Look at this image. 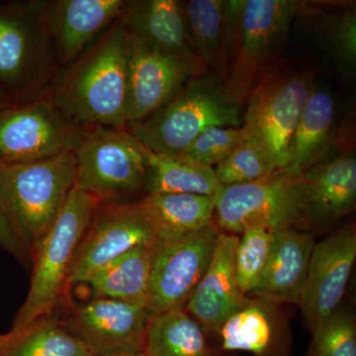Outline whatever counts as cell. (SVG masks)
Listing matches in <instances>:
<instances>
[{
    "label": "cell",
    "mask_w": 356,
    "mask_h": 356,
    "mask_svg": "<svg viewBox=\"0 0 356 356\" xmlns=\"http://www.w3.org/2000/svg\"><path fill=\"white\" fill-rule=\"evenodd\" d=\"M8 339V334H0V353H1L2 350H3V348H6Z\"/></svg>",
    "instance_id": "cell-36"
},
{
    "label": "cell",
    "mask_w": 356,
    "mask_h": 356,
    "mask_svg": "<svg viewBox=\"0 0 356 356\" xmlns=\"http://www.w3.org/2000/svg\"><path fill=\"white\" fill-rule=\"evenodd\" d=\"M214 168L182 154H156L149 151L147 194L180 193L216 197L221 191Z\"/></svg>",
    "instance_id": "cell-27"
},
{
    "label": "cell",
    "mask_w": 356,
    "mask_h": 356,
    "mask_svg": "<svg viewBox=\"0 0 356 356\" xmlns=\"http://www.w3.org/2000/svg\"><path fill=\"white\" fill-rule=\"evenodd\" d=\"M13 103L11 98L9 97L8 95L4 91V89L0 86V110L6 108V106Z\"/></svg>",
    "instance_id": "cell-35"
},
{
    "label": "cell",
    "mask_w": 356,
    "mask_h": 356,
    "mask_svg": "<svg viewBox=\"0 0 356 356\" xmlns=\"http://www.w3.org/2000/svg\"><path fill=\"white\" fill-rule=\"evenodd\" d=\"M295 192L302 229L339 221L356 207V159L353 149L295 177Z\"/></svg>",
    "instance_id": "cell-15"
},
{
    "label": "cell",
    "mask_w": 356,
    "mask_h": 356,
    "mask_svg": "<svg viewBox=\"0 0 356 356\" xmlns=\"http://www.w3.org/2000/svg\"><path fill=\"white\" fill-rule=\"evenodd\" d=\"M8 337L0 356H95L64 324L51 318Z\"/></svg>",
    "instance_id": "cell-28"
},
{
    "label": "cell",
    "mask_w": 356,
    "mask_h": 356,
    "mask_svg": "<svg viewBox=\"0 0 356 356\" xmlns=\"http://www.w3.org/2000/svg\"><path fill=\"white\" fill-rule=\"evenodd\" d=\"M214 204V222L225 233L238 235L252 224H261L273 231H303L295 177L282 172L250 184L222 186Z\"/></svg>",
    "instance_id": "cell-10"
},
{
    "label": "cell",
    "mask_w": 356,
    "mask_h": 356,
    "mask_svg": "<svg viewBox=\"0 0 356 356\" xmlns=\"http://www.w3.org/2000/svg\"><path fill=\"white\" fill-rule=\"evenodd\" d=\"M209 226L154 247L147 312L149 317L184 308L209 266L221 234Z\"/></svg>",
    "instance_id": "cell-9"
},
{
    "label": "cell",
    "mask_w": 356,
    "mask_h": 356,
    "mask_svg": "<svg viewBox=\"0 0 356 356\" xmlns=\"http://www.w3.org/2000/svg\"><path fill=\"white\" fill-rule=\"evenodd\" d=\"M81 129L38 97L0 110V163H32L74 151Z\"/></svg>",
    "instance_id": "cell-11"
},
{
    "label": "cell",
    "mask_w": 356,
    "mask_h": 356,
    "mask_svg": "<svg viewBox=\"0 0 356 356\" xmlns=\"http://www.w3.org/2000/svg\"><path fill=\"white\" fill-rule=\"evenodd\" d=\"M0 247L26 266L32 262V250L22 240L0 200Z\"/></svg>",
    "instance_id": "cell-34"
},
{
    "label": "cell",
    "mask_w": 356,
    "mask_h": 356,
    "mask_svg": "<svg viewBox=\"0 0 356 356\" xmlns=\"http://www.w3.org/2000/svg\"><path fill=\"white\" fill-rule=\"evenodd\" d=\"M281 304L252 297L222 325L216 334L221 353H247L252 356H291V336Z\"/></svg>",
    "instance_id": "cell-18"
},
{
    "label": "cell",
    "mask_w": 356,
    "mask_h": 356,
    "mask_svg": "<svg viewBox=\"0 0 356 356\" xmlns=\"http://www.w3.org/2000/svg\"><path fill=\"white\" fill-rule=\"evenodd\" d=\"M273 232L264 225L252 224L241 233L236 252V275L245 296L254 291L261 280L270 254Z\"/></svg>",
    "instance_id": "cell-29"
},
{
    "label": "cell",
    "mask_w": 356,
    "mask_h": 356,
    "mask_svg": "<svg viewBox=\"0 0 356 356\" xmlns=\"http://www.w3.org/2000/svg\"><path fill=\"white\" fill-rule=\"evenodd\" d=\"M229 6L233 31L222 77L229 102L245 106L259 79L277 64L300 6L288 0H242L229 1Z\"/></svg>",
    "instance_id": "cell-4"
},
{
    "label": "cell",
    "mask_w": 356,
    "mask_h": 356,
    "mask_svg": "<svg viewBox=\"0 0 356 356\" xmlns=\"http://www.w3.org/2000/svg\"><path fill=\"white\" fill-rule=\"evenodd\" d=\"M312 86L311 70L277 63L264 72L245 102L243 132L261 145L277 172L286 168L290 140Z\"/></svg>",
    "instance_id": "cell-8"
},
{
    "label": "cell",
    "mask_w": 356,
    "mask_h": 356,
    "mask_svg": "<svg viewBox=\"0 0 356 356\" xmlns=\"http://www.w3.org/2000/svg\"><path fill=\"white\" fill-rule=\"evenodd\" d=\"M185 23L192 47L201 64L222 76L231 49L232 11L229 1H182Z\"/></svg>",
    "instance_id": "cell-23"
},
{
    "label": "cell",
    "mask_w": 356,
    "mask_h": 356,
    "mask_svg": "<svg viewBox=\"0 0 356 356\" xmlns=\"http://www.w3.org/2000/svg\"><path fill=\"white\" fill-rule=\"evenodd\" d=\"M312 332L307 356H356L355 316L339 306Z\"/></svg>",
    "instance_id": "cell-31"
},
{
    "label": "cell",
    "mask_w": 356,
    "mask_h": 356,
    "mask_svg": "<svg viewBox=\"0 0 356 356\" xmlns=\"http://www.w3.org/2000/svg\"><path fill=\"white\" fill-rule=\"evenodd\" d=\"M315 243L313 234L308 231H274L266 269L250 295L276 303L299 305Z\"/></svg>",
    "instance_id": "cell-21"
},
{
    "label": "cell",
    "mask_w": 356,
    "mask_h": 356,
    "mask_svg": "<svg viewBox=\"0 0 356 356\" xmlns=\"http://www.w3.org/2000/svg\"><path fill=\"white\" fill-rule=\"evenodd\" d=\"M76 182L74 151L32 163H0V200L30 250L57 221Z\"/></svg>",
    "instance_id": "cell-6"
},
{
    "label": "cell",
    "mask_w": 356,
    "mask_h": 356,
    "mask_svg": "<svg viewBox=\"0 0 356 356\" xmlns=\"http://www.w3.org/2000/svg\"><path fill=\"white\" fill-rule=\"evenodd\" d=\"M79 129L128 126L127 33L121 16L39 95Z\"/></svg>",
    "instance_id": "cell-1"
},
{
    "label": "cell",
    "mask_w": 356,
    "mask_h": 356,
    "mask_svg": "<svg viewBox=\"0 0 356 356\" xmlns=\"http://www.w3.org/2000/svg\"><path fill=\"white\" fill-rule=\"evenodd\" d=\"M74 154L76 186L100 202L145 191L149 149L127 128L81 129Z\"/></svg>",
    "instance_id": "cell-7"
},
{
    "label": "cell",
    "mask_w": 356,
    "mask_h": 356,
    "mask_svg": "<svg viewBox=\"0 0 356 356\" xmlns=\"http://www.w3.org/2000/svg\"><path fill=\"white\" fill-rule=\"evenodd\" d=\"M156 242L137 204L100 203L74 255L69 286L86 283L96 271L129 250Z\"/></svg>",
    "instance_id": "cell-12"
},
{
    "label": "cell",
    "mask_w": 356,
    "mask_h": 356,
    "mask_svg": "<svg viewBox=\"0 0 356 356\" xmlns=\"http://www.w3.org/2000/svg\"><path fill=\"white\" fill-rule=\"evenodd\" d=\"M329 28L330 42L337 57L344 65L355 67L356 17L353 10H344L331 18Z\"/></svg>",
    "instance_id": "cell-33"
},
{
    "label": "cell",
    "mask_w": 356,
    "mask_h": 356,
    "mask_svg": "<svg viewBox=\"0 0 356 356\" xmlns=\"http://www.w3.org/2000/svg\"><path fill=\"white\" fill-rule=\"evenodd\" d=\"M243 113L245 106L229 102L222 76L206 72L127 129L153 153L178 154L207 128L242 127Z\"/></svg>",
    "instance_id": "cell-3"
},
{
    "label": "cell",
    "mask_w": 356,
    "mask_h": 356,
    "mask_svg": "<svg viewBox=\"0 0 356 356\" xmlns=\"http://www.w3.org/2000/svg\"><path fill=\"white\" fill-rule=\"evenodd\" d=\"M100 201L74 187L57 221L32 248L29 292L8 332L16 336L48 320L69 286L74 255Z\"/></svg>",
    "instance_id": "cell-2"
},
{
    "label": "cell",
    "mask_w": 356,
    "mask_h": 356,
    "mask_svg": "<svg viewBox=\"0 0 356 356\" xmlns=\"http://www.w3.org/2000/svg\"><path fill=\"white\" fill-rule=\"evenodd\" d=\"M143 356H226L210 341L203 327L184 308L149 317Z\"/></svg>",
    "instance_id": "cell-25"
},
{
    "label": "cell",
    "mask_w": 356,
    "mask_h": 356,
    "mask_svg": "<svg viewBox=\"0 0 356 356\" xmlns=\"http://www.w3.org/2000/svg\"><path fill=\"white\" fill-rule=\"evenodd\" d=\"M215 175L222 186L259 181L277 172L261 145L245 136L233 153L215 166Z\"/></svg>",
    "instance_id": "cell-30"
},
{
    "label": "cell",
    "mask_w": 356,
    "mask_h": 356,
    "mask_svg": "<svg viewBox=\"0 0 356 356\" xmlns=\"http://www.w3.org/2000/svg\"><path fill=\"white\" fill-rule=\"evenodd\" d=\"M44 0L0 1V86L13 102H31L57 74Z\"/></svg>",
    "instance_id": "cell-5"
},
{
    "label": "cell",
    "mask_w": 356,
    "mask_h": 356,
    "mask_svg": "<svg viewBox=\"0 0 356 356\" xmlns=\"http://www.w3.org/2000/svg\"><path fill=\"white\" fill-rule=\"evenodd\" d=\"M336 106L332 95L313 84L288 149L282 172L298 177L332 158L334 143Z\"/></svg>",
    "instance_id": "cell-22"
},
{
    "label": "cell",
    "mask_w": 356,
    "mask_h": 356,
    "mask_svg": "<svg viewBox=\"0 0 356 356\" xmlns=\"http://www.w3.org/2000/svg\"><path fill=\"white\" fill-rule=\"evenodd\" d=\"M121 19L126 32L149 48L201 64L189 39L180 0L128 1Z\"/></svg>",
    "instance_id": "cell-20"
},
{
    "label": "cell",
    "mask_w": 356,
    "mask_h": 356,
    "mask_svg": "<svg viewBox=\"0 0 356 356\" xmlns=\"http://www.w3.org/2000/svg\"><path fill=\"white\" fill-rule=\"evenodd\" d=\"M355 259V225L315 243L298 305L311 331L341 305Z\"/></svg>",
    "instance_id": "cell-14"
},
{
    "label": "cell",
    "mask_w": 356,
    "mask_h": 356,
    "mask_svg": "<svg viewBox=\"0 0 356 356\" xmlns=\"http://www.w3.org/2000/svg\"><path fill=\"white\" fill-rule=\"evenodd\" d=\"M124 0H53L47 24L58 65H69L88 50L93 39L120 17Z\"/></svg>",
    "instance_id": "cell-19"
},
{
    "label": "cell",
    "mask_w": 356,
    "mask_h": 356,
    "mask_svg": "<svg viewBox=\"0 0 356 356\" xmlns=\"http://www.w3.org/2000/svg\"><path fill=\"white\" fill-rule=\"evenodd\" d=\"M154 247L133 248L96 271L86 283L95 298L119 300L147 309Z\"/></svg>",
    "instance_id": "cell-26"
},
{
    "label": "cell",
    "mask_w": 356,
    "mask_h": 356,
    "mask_svg": "<svg viewBox=\"0 0 356 356\" xmlns=\"http://www.w3.org/2000/svg\"><path fill=\"white\" fill-rule=\"evenodd\" d=\"M149 318L145 307L119 300L95 298L76 307L63 324L88 346L93 355L100 356L142 353Z\"/></svg>",
    "instance_id": "cell-16"
},
{
    "label": "cell",
    "mask_w": 356,
    "mask_h": 356,
    "mask_svg": "<svg viewBox=\"0 0 356 356\" xmlns=\"http://www.w3.org/2000/svg\"><path fill=\"white\" fill-rule=\"evenodd\" d=\"M137 204L158 242L206 228L214 222L212 198L194 194H147Z\"/></svg>",
    "instance_id": "cell-24"
},
{
    "label": "cell",
    "mask_w": 356,
    "mask_h": 356,
    "mask_svg": "<svg viewBox=\"0 0 356 356\" xmlns=\"http://www.w3.org/2000/svg\"><path fill=\"white\" fill-rule=\"evenodd\" d=\"M240 236L221 232L207 270L192 292L184 309L208 334L222 325L245 303L236 275V252Z\"/></svg>",
    "instance_id": "cell-17"
},
{
    "label": "cell",
    "mask_w": 356,
    "mask_h": 356,
    "mask_svg": "<svg viewBox=\"0 0 356 356\" xmlns=\"http://www.w3.org/2000/svg\"><path fill=\"white\" fill-rule=\"evenodd\" d=\"M245 136L242 127L207 128L178 154L214 168L233 153Z\"/></svg>",
    "instance_id": "cell-32"
},
{
    "label": "cell",
    "mask_w": 356,
    "mask_h": 356,
    "mask_svg": "<svg viewBox=\"0 0 356 356\" xmlns=\"http://www.w3.org/2000/svg\"><path fill=\"white\" fill-rule=\"evenodd\" d=\"M100 356H143L142 353H111V355H105Z\"/></svg>",
    "instance_id": "cell-37"
},
{
    "label": "cell",
    "mask_w": 356,
    "mask_h": 356,
    "mask_svg": "<svg viewBox=\"0 0 356 356\" xmlns=\"http://www.w3.org/2000/svg\"><path fill=\"white\" fill-rule=\"evenodd\" d=\"M127 48V127L142 121L170 102L192 79L210 72L199 63L154 51L128 33Z\"/></svg>",
    "instance_id": "cell-13"
}]
</instances>
